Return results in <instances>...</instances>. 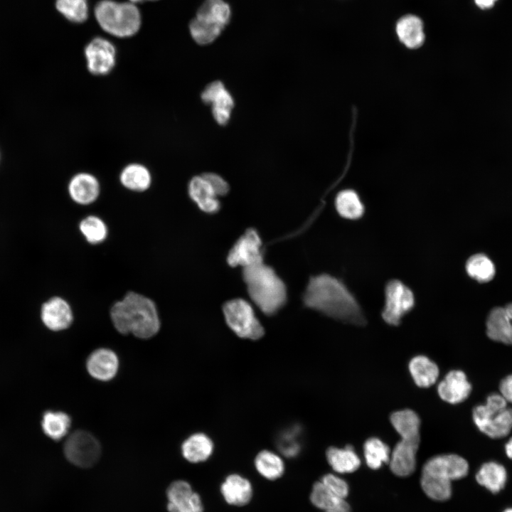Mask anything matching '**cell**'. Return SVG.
I'll return each mask as SVG.
<instances>
[{
  "label": "cell",
  "instance_id": "44",
  "mask_svg": "<svg viewBox=\"0 0 512 512\" xmlns=\"http://www.w3.org/2000/svg\"><path fill=\"white\" fill-rule=\"evenodd\" d=\"M130 1H132V2L137 3V2H142V1H154V0H130Z\"/></svg>",
  "mask_w": 512,
  "mask_h": 512
},
{
  "label": "cell",
  "instance_id": "15",
  "mask_svg": "<svg viewBox=\"0 0 512 512\" xmlns=\"http://www.w3.org/2000/svg\"><path fill=\"white\" fill-rule=\"evenodd\" d=\"M201 99L205 103L212 104L213 114L218 124L227 123L233 107V100L222 82L215 81L208 85L202 92Z\"/></svg>",
  "mask_w": 512,
  "mask_h": 512
},
{
  "label": "cell",
  "instance_id": "20",
  "mask_svg": "<svg viewBox=\"0 0 512 512\" xmlns=\"http://www.w3.org/2000/svg\"><path fill=\"white\" fill-rule=\"evenodd\" d=\"M188 194L201 210L208 213L219 210L220 205L218 196L203 175L191 178L188 184Z\"/></svg>",
  "mask_w": 512,
  "mask_h": 512
},
{
  "label": "cell",
  "instance_id": "43",
  "mask_svg": "<svg viewBox=\"0 0 512 512\" xmlns=\"http://www.w3.org/2000/svg\"><path fill=\"white\" fill-rule=\"evenodd\" d=\"M505 449L507 456L512 459V437L506 443Z\"/></svg>",
  "mask_w": 512,
  "mask_h": 512
},
{
  "label": "cell",
  "instance_id": "12",
  "mask_svg": "<svg viewBox=\"0 0 512 512\" xmlns=\"http://www.w3.org/2000/svg\"><path fill=\"white\" fill-rule=\"evenodd\" d=\"M261 247L262 242L257 231L247 229L229 251L228 265L246 267L263 262Z\"/></svg>",
  "mask_w": 512,
  "mask_h": 512
},
{
  "label": "cell",
  "instance_id": "21",
  "mask_svg": "<svg viewBox=\"0 0 512 512\" xmlns=\"http://www.w3.org/2000/svg\"><path fill=\"white\" fill-rule=\"evenodd\" d=\"M87 368L90 374L100 380L112 378L118 369V359L115 353L106 348L93 352L88 358Z\"/></svg>",
  "mask_w": 512,
  "mask_h": 512
},
{
  "label": "cell",
  "instance_id": "9",
  "mask_svg": "<svg viewBox=\"0 0 512 512\" xmlns=\"http://www.w3.org/2000/svg\"><path fill=\"white\" fill-rule=\"evenodd\" d=\"M415 305V296L412 290L401 281L393 279L385 289V304L382 317L388 324L398 326L402 318Z\"/></svg>",
  "mask_w": 512,
  "mask_h": 512
},
{
  "label": "cell",
  "instance_id": "1",
  "mask_svg": "<svg viewBox=\"0 0 512 512\" xmlns=\"http://www.w3.org/2000/svg\"><path fill=\"white\" fill-rule=\"evenodd\" d=\"M304 304L324 314L356 325L366 319L358 302L339 279L328 274L310 278L304 294Z\"/></svg>",
  "mask_w": 512,
  "mask_h": 512
},
{
  "label": "cell",
  "instance_id": "2",
  "mask_svg": "<svg viewBox=\"0 0 512 512\" xmlns=\"http://www.w3.org/2000/svg\"><path fill=\"white\" fill-rule=\"evenodd\" d=\"M114 328L122 334L132 333L140 338H149L159 330L160 321L155 303L150 298L129 292L110 309Z\"/></svg>",
  "mask_w": 512,
  "mask_h": 512
},
{
  "label": "cell",
  "instance_id": "14",
  "mask_svg": "<svg viewBox=\"0 0 512 512\" xmlns=\"http://www.w3.org/2000/svg\"><path fill=\"white\" fill-rule=\"evenodd\" d=\"M486 326L490 339L512 345V303L494 308L487 317Z\"/></svg>",
  "mask_w": 512,
  "mask_h": 512
},
{
  "label": "cell",
  "instance_id": "40",
  "mask_svg": "<svg viewBox=\"0 0 512 512\" xmlns=\"http://www.w3.org/2000/svg\"><path fill=\"white\" fill-rule=\"evenodd\" d=\"M203 176L210 183L217 196H223L228 193V184L221 176L213 173L203 174Z\"/></svg>",
  "mask_w": 512,
  "mask_h": 512
},
{
  "label": "cell",
  "instance_id": "24",
  "mask_svg": "<svg viewBox=\"0 0 512 512\" xmlns=\"http://www.w3.org/2000/svg\"><path fill=\"white\" fill-rule=\"evenodd\" d=\"M310 501L316 508L324 512H351V506L344 498L331 492L321 481L313 484Z\"/></svg>",
  "mask_w": 512,
  "mask_h": 512
},
{
  "label": "cell",
  "instance_id": "30",
  "mask_svg": "<svg viewBox=\"0 0 512 512\" xmlns=\"http://www.w3.org/2000/svg\"><path fill=\"white\" fill-rule=\"evenodd\" d=\"M255 466L257 472L268 480L277 479L284 472V463L282 459L269 450H262L257 454Z\"/></svg>",
  "mask_w": 512,
  "mask_h": 512
},
{
  "label": "cell",
  "instance_id": "37",
  "mask_svg": "<svg viewBox=\"0 0 512 512\" xmlns=\"http://www.w3.org/2000/svg\"><path fill=\"white\" fill-rule=\"evenodd\" d=\"M223 29L206 23L194 18L189 23V31L193 39L200 45H208L213 42L221 34Z\"/></svg>",
  "mask_w": 512,
  "mask_h": 512
},
{
  "label": "cell",
  "instance_id": "13",
  "mask_svg": "<svg viewBox=\"0 0 512 512\" xmlns=\"http://www.w3.org/2000/svg\"><path fill=\"white\" fill-rule=\"evenodd\" d=\"M166 494L169 512H203L200 496L187 481L178 480L171 483Z\"/></svg>",
  "mask_w": 512,
  "mask_h": 512
},
{
  "label": "cell",
  "instance_id": "45",
  "mask_svg": "<svg viewBox=\"0 0 512 512\" xmlns=\"http://www.w3.org/2000/svg\"><path fill=\"white\" fill-rule=\"evenodd\" d=\"M503 512H512V508H507V509L504 510Z\"/></svg>",
  "mask_w": 512,
  "mask_h": 512
},
{
  "label": "cell",
  "instance_id": "27",
  "mask_svg": "<svg viewBox=\"0 0 512 512\" xmlns=\"http://www.w3.org/2000/svg\"><path fill=\"white\" fill-rule=\"evenodd\" d=\"M119 181L127 189L134 192H143L150 187L151 175L144 165L132 163L122 170Z\"/></svg>",
  "mask_w": 512,
  "mask_h": 512
},
{
  "label": "cell",
  "instance_id": "3",
  "mask_svg": "<svg viewBox=\"0 0 512 512\" xmlns=\"http://www.w3.org/2000/svg\"><path fill=\"white\" fill-rule=\"evenodd\" d=\"M390 422L400 436L390 459V468L398 476H407L416 466V454L420 436V420L412 410L406 409L393 412Z\"/></svg>",
  "mask_w": 512,
  "mask_h": 512
},
{
  "label": "cell",
  "instance_id": "16",
  "mask_svg": "<svg viewBox=\"0 0 512 512\" xmlns=\"http://www.w3.org/2000/svg\"><path fill=\"white\" fill-rule=\"evenodd\" d=\"M437 391L443 400L457 404L468 398L471 391V385L463 371L454 370L449 372L439 383Z\"/></svg>",
  "mask_w": 512,
  "mask_h": 512
},
{
  "label": "cell",
  "instance_id": "7",
  "mask_svg": "<svg viewBox=\"0 0 512 512\" xmlns=\"http://www.w3.org/2000/svg\"><path fill=\"white\" fill-rule=\"evenodd\" d=\"M501 394L493 393L484 405L473 410V420L479 430L488 437L497 439L506 437L512 430V408Z\"/></svg>",
  "mask_w": 512,
  "mask_h": 512
},
{
  "label": "cell",
  "instance_id": "26",
  "mask_svg": "<svg viewBox=\"0 0 512 512\" xmlns=\"http://www.w3.org/2000/svg\"><path fill=\"white\" fill-rule=\"evenodd\" d=\"M326 456L329 465L338 473L353 472L361 465V459L351 445L342 449L331 447L326 450Z\"/></svg>",
  "mask_w": 512,
  "mask_h": 512
},
{
  "label": "cell",
  "instance_id": "39",
  "mask_svg": "<svg viewBox=\"0 0 512 512\" xmlns=\"http://www.w3.org/2000/svg\"><path fill=\"white\" fill-rule=\"evenodd\" d=\"M322 484L336 496L346 498L349 487L346 481L333 474H326L321 479Z\"/></svg>",
  "mask_w": 512,
  "mask_h": 512
},
{
  "label": "cell",
  "instance_id": "8",
  "mask_svg": "<svg viewBox=\"0 0 512 512\" xmlns=\"http://www.w3.org/2000/svg\"><path fill=\"white\" fill-rule=\"evenodd\" d=\"M223 311L228 326L239 337L256 340L263 336L264 329L245 300L228 301L224 304Z\"/></svg>",
  "mask_w": 512,
  "mask_h": 512
},
{
  "label": "cell",
  "instance_id": "22",
  "mask_svg": "<svg viewBox=\"0 0 512 512\" xmlns=\"http://www.w3.org/2000/svg\"><path fill=\"white\" fill-rule=\"evenodd\" d=\"M231 16V8L225 1L204 0L195 18L224 29L229 23Z\"/></svg>",
  "mask_w": 512,
  "mask_h": 512
},
{
  "label": "cell",
  "instance_id": "4",
  "mask_svg": "<svg viewBox=\"0 0 512 512\" xmlns=\"http://www.w3.org/2000/svg\"><path fill=\"white\" fill-rule=\"evenodd\" d=\"M469 464L454 454L437 455L424 464L420 484L425 494L435 501H446L452 496V481L464 477Z\"/></svg>",
  "mask_w": 512,
  "mask_h": 512
},
{
  "label": "cell",
  "instance_id": "28",
  "mask_svg": "<svg viewBox=\"0 0 512 512\" xmlns=\"http://www.w3.org/2000/svg\"><path fill=\"white\" fill-rule=\"evenodd\" d=\"M476 481L493 494L499 492L507 481L504 466L495 462L484 463L476 474Z\"/></svg>",
  "mask_w": 512,
  "mask_h": 512
},
{
  "label": "cell",
  "instance_id": "38",
  "mask_svg": "<svg viewBox=\"0 0 512 512\" xmlns=\"http://www.w3.org/2000/svg\"><path fill=\"white\" fill-rule=\"evenodd\" d=\"M299 427L294 426L285 430L279 437L278 448L287 457H296L300 452L301 444L299 441Z\"/></svg>",
  "mask_w": 512,
  "mask_h": 512
},
{
  "label": "cell",
  "instance_id": "32",
  "mask_svg": "<svg viewBox=\"0 0 512 512\" xmlns=\"http://www.w3.org/2000/svg\"><path fill=\"white\" fill-rule=\"evenodd\" d=\"M466 270L470 277L481 283L491 280L496 272L493 262L481 253L474 255L467 260Z\"/></svg>",
  "mask_w": 512,
  "mask_h": 512
},
{
  "label": "cell",
  "instance_id": "5",
  "mask_svg": "<svg viewBox=\"0 0 512 512\" xmlns=\"http://www.w3.org/2000/svg\"><path fill=\"white\" fill-rule=\"evenodd\" d=\"M242 278L250 297L266 315L277 313L285 304V285L272 267L263 262L243 267Z\"/></svg>",
  "mask_w": 512,
  "mask_h": 512
},
{
  "label": "cell",
  "instance_id": "18",
  "mask_svg": "<svg viewBox=\"0 0 512 512\" xmlns=\"http://www.w3.org/2000/svg\"><path fill=\"white\" fill-rule=\"evenodd\" d=\"M100 186L97 178L87 172L74 175L68 184V193L72 200L80 205H89L97 200Z\"/></svg>",
  "mask_w": 512,
  "mask_h": 512
},
{
  "label": "cell",
  "instance_id": "23",
  "mask_svg": "<svg viewBox=\"0 0 512 512\" xmlns=\"http://www.w3.org/2000/svg\"><path fill=\"white\" fill-rule=\"evenodd\" d=\"M395 29L399 40L408 48H417L425 41L422 21L416 16L402 17L398 21Z\"/></svg>",
  "mask_w": 512,
  "mask_h": 512
},
{
  "label": "cell",
  "instance_id": "42",
  "mask_svg": "<svg viewBox=\"0 0 512 512\" xmlns=\"http://www.w3.org/2000/svg\"><path fill=\"white\" fill-rule=\"evenodd\" d=\"M476 4L481 9H486L491 7L496 0H474Z\"/></svg>",
  "mask_w": 512,
  "mask_h": 512
},
{
  "label": "cell",
  "instance_id": "31",
  "mask_svg": "<svg viewBox=\"0 0 512 512\" xmlns=\"http://www.w3.org/2000/svg\"><path fill=\"white\" fill-rule=\"evenodd\" d=\"M335 206L338 214L349 220L358 219L364 213V206L359 196L351 189L340 191L336 196Z\"/></svg>",
  "mask_w": 512,
  "mask_h": 512
},
{
  "label": "cell",
  "instance_id": "19",
  "mask_svg": "<svg viewBox=\"0 0 512 512\" xmlns=\"http://www.w3.org/2000/svg\"><path fill=\"white\" fill-rule=\"evenodd\" d=\"M220 492L228 504L242 506L250 501L252 496V486L247 479L240 474H232L228 475L221 484Z\"/></svg>",
  "mask_w": 512,
  "mask_h": 512
},
{
  "label": "cell",
  "instance_id": "17",
  "mask_svg": "<svg viewBox=\"0 0 512 512\" xmlns=\"http://www.w3.org/2000/svg\"><path fill=\"white\" fill-rule=\"evenodd\" d=\"M41 319L49 329L60 331L71 325L73 314L65 300L60 297H53L42 306Z\"/></svg>",
  "mask_w": 512,
  "mask_h": 512
},
{
  "label": "cell",
  "instance_id": "25",
  "mask_svg": "<svg viewBox=\"0 0 512 512\" xmlns=\"http://www.w3.org/2000/svg\"><path fill=\"white\" fill-rule=\"evenodd\" d=\"M182 454L188 462L199 463L207 460L213 453V443L206 434L196 433L186 439L181 447Z\"/></svg>",
  "mask_w": 512,
  "mask_h": 512
},
{
  "label": "cell",
  "instance_id": "6",
  "mask_svg": "<svg viewBox=\"0 0 512 512\" xmlns=\"http://www.w3.org/2000/svg\"><path fill=\"white\" fill-rule=\"evenodd\" d=\"M95 18L107 33L127 38L136 34L141 26V14L133 4L102 0L95 7Z\"/></svg>",
  "mask_w": 512,
  "mask_h": 512
},
{
  "label": "cell",
  "instance_id": "34",
  "mask_svg": "<svg viewBox=\"0 0 512 512\" xmlns=\"http://www.w3.org/2000/svg\"><path fill=\"white\" fill-rule=\"evenodd\" d=\"M70 425L69 416L62 412H46L43 417L44 433L54 440H59L68 432Z\"/></svg>",
  "mask_w": 512,
  "mask_h": 512
},
{
  "label": "cell",
  "instance_id": "36",
  "mask_svg": "<svg viewBox=\"0 0 512 512\" xmlns=\"http://www.w3.org/2000/svg\"><path fill=\"white\" fill-rule=\"evenodd\" d=\"M57 10L68 21L80 23L88 17L87 0H56Z\"/></svg>",
  "mask_w": 512,
  "mask_h": 512
},
{
  "label": "cell",
  "instance_id": "33",
  "mask_svg": "<svg viewBox=\"0 0 512 512\" xmlns=\"http://www.w3.org/2000/svg\"><path fill=\"white\" fill-rule=\"evenodd\" d=\"M363 452L366 462L372 469H378L383 464L390 462V448L378 438L371 437L367 439L363 446Z\"/></svg>",
  "mask_w": 512,
  "mask_h": 512
},
{
  "label": "cell",
  "instance_id": "29",
  "mask_svg": "<svg viewBox=\"0 0 512 512\" xmlns=\"http://www.w3.org/2000/svg\"><path fill=\"white\" fill-rule=\"evenodd\" d=\"M409 370L415 383L422 388L433 385L439 375V368L436 363L425 356L412 358Z\"/></svg>",
  "mask_w": 512,
  "mask_h": 512
},
{
  "label": "cell",
  "instance_id": "11",
  "mask_svg": "<svg viewBox=\"0 0 512 512\" xmlns=\"http://www.w3.org/2000/svg\"><path fill=\"white\" fill-rule=\"evenodd\" d=\"M85 56L88 71L97 76L109 74L116 64L117 50L110 41L96 37L85 48Z\"/></svg>",
  "mask_w": 512,
  "mask_h": 512
},
{
  "label": "cell",
  "instance_id": "35",
  "mask_svg": "<svg viewBox=\"0 0 512 512\" xmlns=\"http://www.w3.org/2000/svg\"><path fill=\"white\" fill-rule=\"evenodd\" d=\"M79 229L86 240L93 245L102 242L108 233L105 222L95 215H89L83 218L80 223Z\"/></svg>",
  "mask_w": 512,
  "mask_h": 512
},
{
  "label": "cell",
  "instance_id": "10",
  "mask_svg": "<svg viewBox=\"0 0 512 512\" xmlns=\"http://www.w3.org/2000/svg\"><path fill=\"white\" fill-rule=\"evenodd\" d=\"M64 453L69 462L80 467H90L98 460L101 448L98 441L90 433L76 431L67 439Z\"/></svg>",
  "mask_w": 512,
  "mask_h": 512
},
{
  "label": "cell",
  "instance_id": "41",
  "mask_svg": "<svg viewBox=\"0 0 512 512\" xmlns=\"http://www.w3.org/2000/svg\"><path fill=\"white\" fill-rule=\"evenodd\" d=\"M499 390L504 399L512 403V374L505 377L501 381Z\"/></svg>",
  "mask_w": 512,
  "mask_h": 512
}]
</instances>
